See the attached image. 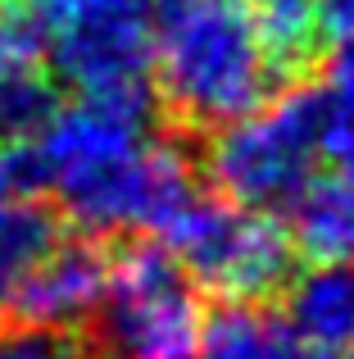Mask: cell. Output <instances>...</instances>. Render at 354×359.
<instances>
[{
	"instance_id": "obj_1",
	"label": "cell",
	"mask_w": 354,
	"mask_h": 359,
	"mask_svg": "<svg viewBox=\"0 0 354 359\" xmlns=\"http://www.w3.org/2000/svg\"><path fill=\"white\" fill-rule=\"evenodd\" d=\"M282 87L250 0H160L150 96L177 132H218Z\"/></svg>"
},
{
	"instance_id": "obj_2",
	"label": "cell",
	"mask_w": 354,
	"mask_h": 359,
	"mask_svg": "<svg viewBox=\"0 0 354 359\" xmlns=\"http://www.w3.org/2000/svg\"><path fill=\"white\" fill-rule=\"evenodd\" d=\"M150 146V100H100L73 96L55 105L45 123L9 146L18 191H41L69 214L78 232L109 237L127 232L132 173Z\"/></svg>"
},
{
	"instance_id": "obj_3",
	"label": "cell",
	"mask_w": 354,
	"mask_h": 359,
	"mask_svg": "<svg viewBox=\"0 0 354 359\" xmlns=\"http://www.w3.org/2000/svg\"><path fill=\"white\" fill-rule=\"evenodd\" d=\"M323 118L327 96L304 82L273 91L259 109L209 132L204 173L222 191V201L250 210H286L291 196L313 177L323 155Z\"/></svg>"
},
{
	"instance_id": "obj_4",
	"label": "cell",
	"mask_w": 354,
	"mask_h": 359,
	"mask_svg": "<svg viewBox=\"0 0 354 359\" xmlns=\"http://www.w3.org/2000/svg\"><path fill=\"white\" fill-rule=\"evenodd\" d=\"M200 332V296L169 245L141 237L114 255L91 318V359H195Z\"/></svg>"
},
{
	"instance_id": "obj_5",
	"label": "cell",
	"mask_w": 354,
	"mask_h": 359,
	"mask_svg": "<svg viewBox=\"0 0 354 359\" xmlns=\"http://www.w3.org/2000/svg\"><path fill=\"white\" fill-rule=\"evenodd\" d=\"M160 245L173 250L191 287L227 305H259L291 282L295 250L286 223L268 210H250L222 196H200Z\"/></svg>"
},
{
	"instance_id": "obj_6",
	"label": "cell",
	"mask_w": 354,
	"mask_h": 359,
	"mask_svg": "<svg viewBox=\"0 0 354 359\" xmlns=\"http://www.w3.org/2000/svg\"><path fill=\"white\" fill-rule=\"evenodd\" d=\"M45 64L73 96L150 100V23L146 9H100L45 32Z\"/></svg>"
},
{
	"instance_id": "obj_7",
	"label": "cell",
	"mask_w": 354,
	"mask_h": 359,
	"mask_svg": "<svg viewBox=\"0 0 354 359\" xmlns=\"http://www.w3.org/2000/svg\"><path fill=\"white\" fill-rule=\"evenodd\" d=\"M114 255L100 237H55V245L5 291L0 305L14 314V323L45 327V332H78L96 318L109 287Z\"/></svg>"
},
{
	"instance_id": "obj_8",
	"label": "cell",
	"mask_w": 354,
	"mask_h": 359,
	"mask_svg": "<svg viewBox=\"0 0 354 359\" xmlns=\"http://www.w3.org/2000/svg\"><path fill=\"white\" fill-rule=\"evenodd\" d=\"M286 327L309 351L337 355L354 346V259L313 264L286 287Z\"/></svg>"
},
{
	"instance_id": "obj_9",
	"label": "cell",
	"mask_w": 354,
	"mask_h": 359,
	"mask_svg": "<svg viewBox=\"0 0 354 359\" xmlns=\"http://www.w3.org/2000/svg\"><path fill=\"white\" fill-rule=\"evenodd\" d=\"M286 237L309 264L354 259V177L313 173L286 205Z\"/></svg>"
},
{
	"instance_id": "obj_10",
	"label": "cell",
	"mask_w": 354,
	"mask_h": 359,
	"mask_svg": "<svg viewBox=\"0 0 354 359\" xmlns=\"http://www.w3.org/2000/svg\"><path fill=\"white\" fill-rule=\"evenodd\" d=\"M195 359H327L300 341L282 314L264 305H222L204 318Z\"/></svg>"
},
{
	"instance_id": "obj_11",
	"label": "cell",
	"mask_w": 354,
	"mask_h": 359,
	"mask_svg": "<svg viewBox=\"0 0 354 359\" xmlns=\"http://www.w3.org/2000/svg\"><path fill=\"white\" fill-rule=\"evenodd\" d=\"M255 27L282 82H300L327 46L323 0H250Z\"/></svg>"
},
{
	"instance_id": "obj_12",
	"label": "cell",
	"mask_w": 354,
	"mask_h": 359,
	"mask_svg": "<svg viewBox=\"0 0 354 359\" xmlns=\"http://www.w3.org/2000/svg\"><path fill=\"white\" fill-rule=\"evenodd\" d=\"M59 237V219H55L50 205H36V201H9L0 210V300L5 291L41 259L45 250Z\"/></svg>"
},
{
	"instance_id": "obj_13",
	"label": "cell",
	"mask_w": 354,
	"mask_h": 359,
	"mask_svg": "<svg viewBox=\"0 0 354 359\" xmlns=\"http://www.w3.org/2000/svg\"><path fill=\"white\" fill-rule=\"evenodd\" d=\"M55 105H59V100H55V87H50V78H45V69L0 82V146H23L45 123V114H50Z\"/></svg>"
},
{
	"instance_id": "obj_14",
	"label": "cell",
	"mask_w": 354,
	"mask_h": 359,
	"mask_svg": "<svg viewBox=\"0 0 354 359\" xmlns=\"http://www.w3.org/2000/svg\"><path fill=\"white\" fill-rule=\"evenodd\" d=\"M45 69V27L23 0H0V82Z\"/></svg>"
},
{
	"instance_id": "obj_15",
	"label": "cell",
	"mask_w": 354,
	"mask_h": 359,
	"mask_svg": "<svg viewBox=\"0 0 354 359\" xmlns=\"http://www.w3.org/2000/svg\"><path fill=\"white\" fill-rule=\"evenodd\" d=\"M0 359H91V351L73 332H45L27 323L0 327Z\"/></svg>"
},
{
	"instance_id": "obj_16",
	"label": "cell",
	"mask_w": 354,
	"mask_h": 359,
	"mask_svg": "<svg viewBox=\"0 0 354 359\" xmlns=\"http://www.w3.org/2000/svg\"><path fill=\"white\" fill-rule=\"evenodd\" d=\"M323 155L337 164V173L354 177V100L327 96V118H323Z\"/></svg>"
},
{
	"instance_id": "obj_17",
	"label": "cell",
	"mask_w": 354,
	"mask_h": 359,
	"mask_svg": "<svg viewBox=\"0 0 354 359\" xmlns=\"http://www.w3.org/2000/svg\"><path fill=\"white\" fill-rule=\"evenodd\" d=\"M32 9V18L50 32V27L69 23V18L82 14H100V9H146V5H160V0H23Z\"/></svg>"
},
{
	"instance_id": "obj_18",
	"label": "cell",
	"mask_w": 354,
	"mask_h": 359,
	"mask_svg": "<svg viewBox=\"0 0 354 359\" xmlns=\"http://www.w3.org/2000/svg\"><path fill=\"white\" fill-rule=\"evenodd\" d=\"M332 55H327V82H332V100H354V23L341 27L337 36H327Z\"/></svg>"
},
{
	"instance_id": "obj_19",
	"label": "cell",
	"mask_w": 354,
	"mask_h": 359,
	"mask_svg": "<svg viewBox=\"0 0 354 359\" xmlns=\"http://www.w3.org/2000/svg\"><path fill=\"white\" fill-rule=\"evenodd\" d=\"M323 23H327V36L350 27L354 23V0H323Z\"/></svg>"
},
{
	"instance_id": "obj_20",
	"label": "cell",
	"mask_w": 354,
	"mask_h": 359,
	"mask_svg": "<svg viewBox=\"0 0 354 359\" xmlns=\"http://www.w3.org/2000/svg\"><path fill=\"white\" fill-rule=\"evenodd\" d=\"M18 196V177H14V159H9V146H0V210Z\"/></svg>"
},
{
	"instance_id": "obj_21",
	"label": "cell",
	"mask_w": 354,
	"mask_h": 359,
	"mask_svg": "<svg viewBox=\"0 0 354 359\" xmlns=\"http://www.w3.org/2000/svg\"><path fill=\"white\" fill-rule=\"evenodd\" d=\"M350 359H354V346H350Z\"/></svg>"
}]
</instances>
